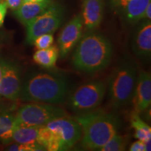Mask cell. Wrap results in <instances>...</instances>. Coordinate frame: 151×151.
Wrapping results in <instances>:
<instances>
[{
  "mask_svg": "<svg viewBox=\"0 0 151 151\" xmlns=\"http://www.w3.org/2000/svg\"><path fill=\"white\" fill-rule=\"evenodd\" d=\"M69 85L65 75L56 71L41 70L29 73L22 83V101L59 104L67 99Z\"/></svg>",
  "mask_w": 151,
  "mask_h": 151,
  "instance_id": "6da1fadb",
  "label": "cell"
},
{
  "mask_svg": "<svg viewBox=\"0 0 151 151\" xmlns=\"http://www.w3.org/2000/svg\"><path fill=\"white\" fill-rule=\"evenodd\" d=\"M113 50L112 43L106 36L88 31L76 46L72 57L73 65L83 72H98L108 67Z\"/></svg>",
  "mask_w": 151,
  "mask_h": 151,
  "instance_id": "7a4b0ae2",
  "label": "cell"
},
{
  "mask_svg": "<svg viewBox=\"0 0 151 151\" xmlns=\"http://www.w3.org/2000/svg\"><path fill=\"white\" fill-rule=\"evenodd\" d=\"M82 129L81 146L87 150H98L118 133L120 121L116 116L103 110H93L74 118Z\"/></svg>",
  "mask_w": 151,
  "mask_h": 151,
  "instance_id": "3957f363",
  "label": "cell"
},
{
  "mask_svg": "<svg viewBox=\"0 0 151 151\" xmlns=\"http://www.w3.org/2000/svg\"><path fill=\"white\" fill-rule=\"evenodd\" d=\"M82 129L75 118L68 116L51 120L39 127L38 143L46 150H67L81 140Z\"/></svg>",
  "mask_w": 151,
  "mask_h": 151,
  "instance_id": "277c9868",
  "label": "cell"
},
{
  "mask_svg": "<svg viewBox=\"0 0 151 151\" xmlns=\"http://www.w3.org/2000/svg\"><path fill=\"white\" fill-rule=\"evenodd\" d=\"M137 77V68L131 60H123L114 68L108 80L109 97L113 108H122L131 102Z\"/></svg>",
  "mask_w": 151,
  "mask_h": 151,
  "instance_id": "5b68a950",
  "label": "cell"
},
{
  "mask_svg": "<svg viewBox=\"0 0 151 151\" xmlns=\"http://www.w3.org/2000/svg\"><path fill=\"white\" fill-rule=\"evenodd\" d=\"M106 90V86L101 81L86 83L68 94V107L78 115L95 110L101 104Z\"/></svg>",
  "mask_w": 151,
  "mask_h": 151,
  "instance_id": "8992f818",
  "label": "cell"
},
{
  "mask_svg": "<svg viewBox=\"0 0 151 151\" xmlns=\"http://www.w3.org/2000/svg\"><path fill=\"white\" fill-rule=\"evenodd\" d=\"M67 116L60 107L44 103L27 104L19 108L15 115L16 124L41 127L54 119Z\"/></svg>",
  "mask_w": 151,
  "mask_h": 151,
  "instance_id": "52a82bcc",
  "label": "cell"
},
{
  "mask_svg": "<svg viewBox=\"0 0 151 151\" xmlns=\"http://www.w3.org/2000/svg\"><path fill=\"white\" fill-rule=\"evenodd\" d=\"M65 8L60 3L53 1L42 14L29 22L27 25L26 41L32 44L36 38L46 34H53L63 22Z\"/></svg>",
  "mask_w": 151,
  "mask_h": 151,
  "instance_id": "ba28073f",
  "label": "cell"
},
{
  "mask_svg": "<svg viewBox=\"0 0 151 151\" xmlns=\"http://www.w3.org/2000/svg\"><path fill=\"white\" fill-rule=\"evenodd\" d=\"M0 97L10 101H16L20 97L22 81L20 67L14 62L0 60Z\"/></svg>",
  "mask_w": 151,
  "mask_h": 151,
  "instance_id": "9c48e42d",
  "label": "cell"
},
{
  "mask_svg": "<svg viewBox=\"0 0 151 151\" xmlns=\"http://www.w3.org/2000/svg\"><path fill=\"white\" fill-rule=\"evenodd\" d=\"M83 22L81 15H76L65 24L58 37L59 55L65 58L76 46L83 35Z\"/></svg>",
  "mask_w": 151,
  "mask_h": 151,
  "instance_id": "30bf717a",
  "label": "cell"
},
{
  "mask_svg": "<svg viewBox=\"0 0 151 151\" xmlns=\"http://www.w3.org/2000/svg\"><path fill=\"white\" fill-rule=\"evenodd\" d=\"M134 110L140 113L146 111L151 103V76L150 72L141 71L137 81L131 99Z\"/></svg>",
  "mask_w": 151,
  "mask_h": 151,
  "instance_id": "8fae6325",
  "label": "cell"
},
{
  "mask_svg": "<svg viewBox=\"0 0 151 151\" xmlns=\"http://www.w3.org/2000/svg\"><path fill=\"white\" fill-rule=\"evenodd\" d=\"M132 49L139 58H148L151 54V23L146 20L137 28L132 41Z\"/></svg>",
  "mask_w": 151,
  "mask_h": 151,
  "instance_id": "7c38bea8",
  "label": "cell"
},
{
  "mask_svg": "<svg viewBox=\"0 0 151 151\" xmlns=\"http://www.w3.org/2000/svg\"><path fill=\"white\" fill-rule=\"evenodd\" d=\"M104 16V0H83L82 17L83 27L93 31L99 27Z\"/></svg>",
  "mask_w": 151,
  "mask_h": 151,
  "instance_id": "4fadbf2b",
  "label": "cell"
},
{
  "mask_svg": "<svg viewBox=\"0 0 151 151\" xmlns=\"http://www.w3.org/2000/svg\"><path fill=\"white\" fill-rule=\"evenodd\" d=\"M52 2V0H43L40 2H22L14 11V16L23 25L26 26L35 18L42 14Z\"/></svg>",
  "mask_w": 151,
  "mask_h": 151,
  "instance_id": "5bb4252c",
  "label": "cell"
},
{
  "mask_svg": "<svg viewBox=\"0 0 151 151\" xmlns=\"http://www.w3.org/2000/svg\"><path fill=\"white\" fill-rule=\"evenodd\" d=\"M151 0H130L119 10L126 22L135 24L143 18L144 11Z\"/></svg>",
  "mask_w": 151,
  "mask_h": 151,
  "instance_id": "9a60e30c",
  "label": "cell"
},
{
  "mask_svg": "<svg viewBox=\"0 0 151 151\" xmlns=\"http://www.w3.org/2000/svg\"><path fill=\"white\" fill-rule=\"evenodd\" d=\"M15 115L8 111H0V143L9 145L13 141V132L16 126Z\"/></svg>",
  "mask_w": 151,
  "mask_h": 151,
  "instance_id": "2e32d148",
  "label": "cell"
},
{
  "mask_svg": "<svg viewBox=\"0 0 151 151\" xmlns=\"http://www.w3.org/2000/svg\"><path fill=\"white\" fill-rule=\"evenodd\" d=\"M59 57V50L55 46L47 48L38 49L33 55V60L37 65L45 69H52L55 66Z\"/></svg>",
  "mask_w": 151,
  "mask_h": 151,
  "instance_id": "e0dca14e",
  "label": "cell"
},
{
  "mask_svg": "<svg viewBox=\"0 0 151 151\" xmlns=\"http://www.w3.org/2000/svg\"><path fill=\"white\" fill-rule=\"evenodd\" d=\"M39 127L16 124L13 132V141L18 143H39Z\"/></svg>",
  "mask_w": 151,
  "mask_h": 151,
  "instance_id": "ac0fdd59",
  "label": "cell"
},
{
  "mask_svg": "<svg viewBox=\"0 0 151 151\" xmlns=\"http://www.w3.org/2000/svg\"><path fill=\"white\" fill-rule=\"evenodd\" d=\"M131 125L134 129V137L138 140L142 141L143 142L150 141L151 139V128L148 124H146L139 113H134L131 117Z\"/></svg>",
  "mask_w": 151,
  "mask_h": 151,
  "instance_id": "d6986e66",
  "label": "cell"
},
{
  "mask_svg": "<svg viewBox=\"0 0 151 151\" xmlns=\"http://www.w3.org/2000/svg\"><path fill=\"white\" fill-rule=\"evenodd\" d=\"M126 138L118 134H115L105 145L100 148L101 151H122L126 149L127 146Z\"/></svg>",
  "mask_w": 151,
  "mask_h": 151,
  "instance_id": "ffe728a7",
  "label": "cell"
},
{
  "mask_svg": "<svg viewBox=\"0 0 151 151\" xmlns=\"http://www.w3.org/2000/svg\"><path fill=\"white\" fill-rule=\"evenodd\" d=\"M7 150L11 151H39L46 150L39 143H12L7 148Z\"/></svg>",
  "mask_w": 151,
  "mask_h": 151,
  "instance_id": "44dd1931",
  "label": "cell"
},
{
  "mask_svg": "<svg viewBox=\"0 0 151 151\" xmlns=\"http://www.w3.org/2000/svg\"><path fill=\"white\" fill-rule=\"evenodd\" d=\"M53 36L52 34H46L36 38L32 44L38 49H44L51 46L53 43Z\"/></svg>",
  "mask_w": 151,
  "mask_h": 151,
  "instance_id": "7402d4cb",
  "label": "cell"
},
{
  "mask_svg": "<svg viewBox=\"0 0 151 151\" xmlns=\"http://www.w3.org/2000/svg\"><path fill=\"white\" fill-rule=\"evenodd\" d=\"M0 1L5 3L7 7L13 11L16 10L23 2L22 0H0Z\"/></svg>",
  "mask_w": 151,
  "mask_h": 151,
  "instance_id": "603a6c76",
  "label": "cell"
},
{
  "mask_svg": "<svg viewBox=\"0 0 151 151\" xmlns=\"http://www.w3.org/2000/svg\"><path fill=\"white\" fill-rule=\"evenodd\" d=\"M130 0H109V2L111 8L119 11Z\"/></svg>",
  "mask_w": 151,
  "mask_h": 151,
  "instance_id": "cb8c5ba5",
  "label": "cell"
},
{
  "mask_svg": "<svg viewBox=\"0 0 151 151\" xmlns=\"http://www.w3.org/2000/svg\"><path fill=\"white\" fill-rule=\"evenodd\" d=\"M131 151H146V143L142 141L137 140L131 145L129 148Z\"/></svg>",
  "mask_w": 151,
  "mask_h": 151,
  "instance_id": "d4e9b609",
  "label": "cell"
},
{
  "mask_svg": "<svg viewBox=\"0 0 151 151\" xmlns=\"http://www.w3.org/2000/svg\"><path fill=\"white\" fill-rule=\"evenodd\" d=\"M7 9L8 7L6 4L0 1V27L3 25L4 22L6 15L7 13Z\"/></svg>",
  "mask_w": 151,
  "mask_h": 151,
  "instance_id": "484cf974",
  "label": "cell"
},
{
  "mask_svg": "<svg viewBox=\"0 0 151 151\" xmlns=\"http://www.w3.org/2000/svg\"><path fill=\"white\" fill-rule=\"evenodd\" d=\"M143 19H146L147 20H151V1L146 6V10L144 11V14H143Z\"/></svg>",
  "mask_w": 151,
  "mask_h": 151,
  "instance_id": "4316f807",
  "label": "cell"
},
{
  "mask_svg": "<svg viewBox=\"0 0 151 151\" xmlns=\"http://www.w3.org/2000/svg\"><path fill=\"white\" fill-rule=\"evenodd\" d=\"M43 0H22L23 2H40Z\"/></svg>",
  "mask_w": 151,
  "mask_h": 151,
  "instance_id": "83f0119b",
  "label": "cell"
},
{
  "mask_svg": "<svg viewBox=\"0 0 151 151\" xmlns=\"http://www.w3.org/2000/svg\"><path fill=\"white\" fill-rule=\"evenodd\" d=\"M1 64H0V78H1Z\"/></svg>",
  "mask_w": 151,
  "mask_h": 151,
  "instance_id": "f1b7e54d",
  "label": "cell"
}]
</instances>
